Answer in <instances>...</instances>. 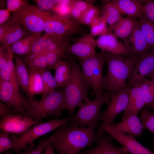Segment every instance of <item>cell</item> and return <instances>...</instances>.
Returning a JSON list of instances; mask_svg holds the SVG:
<instances>
[{"label": "cell", "instance_id": "6da1fadb", "mask_svg": "<svg viewBox=\"0 0 154 154\" xmlns=\"http://www.w3.org/2000/svg\"><path fill=\"white\" fill-rule=\"evenodd\" d=\"M96 127H82L69 124L62 126L53 131L50 143L59 154H79L85 148L91 147L96 141Z\"/></svg>", "mask_w": 154, "mask_h": 154}, {"label": "cell", "instance_id": "7a4b0ae2", "mask_svg": "<svg viewBox=\"0 0 154 154\" xmlns=\"http://www.w3.org/2000/svg\"><path fill=\"white\" fill-rule=\"evenodd\" d=\"M105 52L107 71L103 81L105 90L111 93L126 86L128 79L140 56Z\"/></svg>", "mask_w": 154, "mask_h": 154}, {"label": "cell", "instance_id": "3957f363", "mask_svg": "<svg viewBox=\"0 0 154 154\" xmlns=\"http://www.w3.org/2000/svg\"><path fill=\"white\" fill-rule=\"evenodd\" d=\"M72 69L70 77L63 89L66 109L70 116L74 115L76 107L90 100L88 98L90 85L83 74L80 67L74 60L68 62Z\"/></svg>", "mask_w": 154, "mask_h": 154}, {"label": "cell", "instance_id": "277c9868", "mask_svg": "<svg viewBox=\"0 0 154 154\" xmlns=\"http://www.w3.org/2000/svg\"><path fill=\"white\" fill-rule=\"evenodd\" d=\"M30 100L31 106L24 116L35 121L42 122V119L51 116L58 118L66 109L64 91L62 89L54 91L39 101Z\"/></svg>", "mask_w": 154, "mask_h": 154}, {"label": "cell", "instance_id": "5b68a950", "mask_svg": "<svg viewBox=\"0 0 154 154\" xmlns=\"http://www.w3.org/2000/svg\"><path fill=\"white\" fill-rule=\"evenodd\" d=\"M110 97V93L107 92L92 100L84 102L78 107L75 115L69 116V124L82 127L97 126L102 113L101 108L104 104H108Z\"/></svg>", "mask_w": 154, "mask_h": 154}, {"label": "cell", "instance_id": "8992f818", "mask_svg": "<svg viewBox=\"0 0 154 154\" xmlns=\"http://www.w3.org/2000/svg\"><path fill=\"white\" fill-rule=\"evenodd\" d=\"M106 62L104 52L90 58L81 60L80 68L84 76L96 97L102 95L105 90L103 69Z\"/></svg>", "mask_w": 154, "mask_h": 154}, {"label": "cell", "instance_id": "52a82bcc", "mask_svg": "<svg viewBox=\"0 0 154 154\" xmlns=\"http://www.w3.org/2000/svg\"><path fill=\"white\" fill-rule=\"evenodd\" d=\"M37 5L27 3L13 13L11 17L15 19L31 35L38 36L44 31L46 17L49 13Z\"/></svg>", "mask_w": 154, "mask_h": 154}, {"label": "cell", "instance_id": "ba28073f", "mask_svg": "<svg viewBox=\"0 0 154 154\" xmlns=\"http://www.w3.org/2000/svg\"><path fill=\"white\" fill-rule=\"evenodd\" d=\"M70 117L62 119L57 118L48 120L46 122L37 124L17 137L12 135L14 144L13 149L18 154L21 149L26 145L33 143L36 139L57 128L69 124Z\"/></svg>", "mask_w": 154, "mask_h": 154}, {"label": "cell", "instance_id": "9c48e42d", "mask_svg": "<svg viewBox=\"0 0 154 154\" xmlns=\"http://www.w3.org/2000/svg\"><path fill=\"white\" fill-rule=\"evenodd\" d=\"M0 99L14 109L17 114L24 116L31 105L30 99L21 93L11 83L0 78Z\"/></svg>", "mask_w": 154, "mask_h": 154}, {"label": "cell", "instance_id": "30bf717a", "mask_svg": "<svg viewBox=\"0 0 154 154\" xmlns=\"http://www.w3.org/2000/svg\"><path fill=\"white\" fill-rule=\"evenodd\" d=\"M71 17H64L50 13L46 16L44 26L45 33L68 36L77 33L80 30L78 22Z\"/></svg>", "mask_w": 154, "mask_h": 154}, {"label": "cell", "instance_id": "8fae6325", "mask_svg": "<svg viewBox=\"0 0 154 154\" xmlns=\"http://www.w3.org/2000/svg\"><path fill=\"white\" fill-rule=\"evenodd\" d=\"M130 88L125 87L110 93V101L107 108L102 112L99 121H102L111 125L117 116L124 111L127 106Z\"/></svg>", "mask_w": 154, "mask_h": 154}, {"label": "cell", "instance_id": "7c38bea8", "mask_svg": "<svg viewBox=\"0 0 154 154\" xmlns=\"http://www.w3.org/2000/svg\"><path fill=\"white\" fill-rule=\"evenodd\" d=\"M99 129L117 140L130 154H154V152L139 142L135 137L120 132L106 123L102 122L100 125Z\"/></svg>", "mask_w": 154, "mask_h": 154}, {"label": "cell", "instance_id": "4fadbf2b", "mask_svg": "<svg viewBox=\"0 0 154 154\" xmlns=\"http://www.w3.org/2000/svg\"><path fill=\"white\" fill-rule=\"evenodd\" d=\"M154 71V48L139 57L128 79L126 86L131 88Z\"/></svg>", "mask_w": 154, "mask_h": 154}, {"label": "cell", "instance_id": "5bb4252c", "mask_svg": "<svg viewBox=\"0 0 154 154\" xmlns=\"http://www.w3.org/2000/svg\"><path fill=\"white\" fill-rule=\"evenodd\" d=\"M41 123L35 121L25 116L14 114L2 117L0 121V128L8 133L21 134L33 125Z\"/></svg>", "mask_w": 154, "mask_h": 154}, {"label": "cell", "instance_id": "9a60e30c", "mask_svg": "<svg viewBox=\"0 0 154 154\" xmlns=\"http://www.w3.org/2000/svg\"><path fill=\"white\" fill-rule=\"evenodd\" d=\"M96 145L94 147L80 152L79 154H129L123 147H117L112 143V138L110 135L98 130Z\"/></svg>", "mask_w": 154, "mask_h": 154}, {"label": "cell", "instance_id": "2e32d148", "mask_svg": "<svg viewBox=\"0 0 154 154\" xmlns=\"http://www.w3.org/2000/svg\"><path fill=\"white\" fill-rule=\"evenodd\" d=\"M97 46L102 51L127 56L134 55L124 44L111 32L107 31L96 40Z\"/></svg>", "mask_w": 154, "mask_h": 154}, {"label": "cell", "instance_id": "e0dca14e", "mask_svg": "<svg viewBox=\"0 0 154 154\" xmlns=\"http://www.w3.org/2000/svg\"><path fill=\"white\" fill-rule=\"evenodd\" d=\"M96 40L90 34L82 37L74 44L68 45L65 52L74 54L81 60L92 57L97 53L95 50Z\"/></svg>", "mask_w": 154, "mask_h": 154}, {"label": "cell", "instance_id": "ac0fdd59", "mask_svg": "<svg viewBox=\"0 0 154 154\" xmlns=\"http://www.w3.org/2000/svg\"><path fill=\"white\" fill-rule=\"evenodd\" d=\"M138 114H131L122 118V121L110 125L117 131L135 137H140L145 127Z\"/></svg>", "mask_w": 154, "mask_h": 154}, {"label": "cell", "instance_id": "d6986e66", "mask_svg": "<svg viewBox=\"0 0 154 154\" xmlns=\"http://www.w3.org/2000/svg\"><path fill=\"white\" fill-rule=\"evenodd\" d=\"M125 39L124 44L134 55L141 56L151 48L147 43L138 24L130 35Z\"/></svg>", "mask_w": 154, "mask_h": 154}, {"label": "cell", "instance_id": "ffe728a7", "mask_svg": "<svg viewBox=\"0 0 154 154\" xmlns=\"http://www.w3.org/2000/svg\"><path fill=\"white\" fill-rule=\"evenodd\" d=\"M147 1L114 0L110 2L115 6L122 14L139 19L143 15L144 5Z\"/></svg>", "mask_w": 154, "mask_h": 154}, {"label": "cell", "instance_id": "44dd1931", "mask_svg": "<svg viewBox=\"0 0 154 154\" xmlns=\"http://www.w3.org/2000/svg\"><path fill=\"white\" fill-rule=\"evenodd\" d=\"M3 39L0 42L3 45L0 51H4L9 46L20 39L31 35L26 31L21 25L14 18Z\"/></svg>", "mask_w": 154, "mask_h": 154}, {"label": "cell", "instance_id": "7402d4cb", "mask_svg": "<svg viewBox=\"0 0 154 154\" xmlns=\"http://www.w3.org/2000/svg\"><path fill=\"white\" fill-rule=\"evenodd\" d=\"M145 106L139 83L130 88L128 104L122 118L131 114H138Z\"/></svg>", "mask_w": 154, "mask_h": 154}, {"label": "cell", "instance_id": "603a6c76", "mask_svg": "<svg viewBox=\"0 0 154 154\" xmlns=\"http://www.w3.org/2000/svg\"><path fill=\"white\" fill-rule=\"evenodd\" d=\"M138 24V21L132 18L122 17L116 24L108 27V31L117 38L125 39L130 35Z\"/></svg>", "mask_w": 154, "mask_h": 154}, {"label": "cell", "instance_id": "cb8c5ba5", "mask_svg": "<svg viewBox=\"0 0 154 154\" xmlns=\"http://www.w3.org/2000/svg\"><path fill=\"white\" fill-rule=\"evenodd\" d=\"M17 76L19 86L21 87L30 100L33 99L29 89V75L26 65L20 58L15 54L14 56Z\"/></svg>", "mask_w": 154, "mask_h": 154}, {"label": "cell", "instance_id": "d4e9b609", "mask_svg": "<svg viewBox=\"0 0 154 154\" xmlns=\"http://www.w3.org/2000/svg\"><path fill=\"white\" fill-rule=\"evenodd\" d=\"M29 75V89L33 98L35 95L42 94L44 85L41 72L34 68L27 66Z\"/></svg>", "mask_w": 154, "mask_h": 154}, {"label": "cell", "instance_id": "484cf974", "mask_svg": "<svg viewBox=\"0 0 154 154\" xmlns=\"http://www.w3.org/2000/svg\"><path fill=\"white\" fill-rule=\"evenodd\" d=\"M54 77L59 87L64 88L70 77L72 69L69 62L62 60L55 66Z\"/></svg>", "mask_w": 154, "mask_h": 154}, {"label": "cell", "instance_id": "4316f807", "mask_svg": "<svg viewBox=\"0 0 154 154\" xmlns=\"http://www.w3.org/2000/svg\"><path fill=\"white\" fill-rule=\"evenodd\" d=\"M14 54H11L6 66L0 69V78L11 83L17 89L19 85L17 76L15 65L13 62Z\"/></svg>", "mask_w": 154, "mask_h": 154}, {"label": "cell", "instance_id": "83f0119b", "mask_svg": "<svg viewBox=\"0 0 154 154\" xmlns=\"http://www.w3.org/2000/svg\"><path fill=\"white\" fill-rule=\"evenodd\" d=\"M139 27L147 43L151 48H154V24L148 20L144 15L138 21Z\"/></svg>", "mask_w": 154, "mask_h": 154}, {"label": "cell", "instance_id": "f1b7e54d", "mask_svg": "<svg viewBox=\"0 0 154 154\" xmlns=\"http://www.w3.org/2000/svg\"><path fill=\"white\" fill-rule=\"evenodd\" d=\"M37 36L31 35L24 37L10 46L14 53L18 55H27Z\"/></svg>", "mask_w": 154, "mask_h": 154}, {"label": "cell", "instance_id": "f546056e", "mask_svg": "<svg viewBox=\"0 0 154 154\" xmlns=\"http://www.w3.org/2000/svg\"><path fill=\"white\" fill-rule=\"evenodd\" d=\"M139 83L145 105H152L154 102V81L146 78Z\"/></svg>", "mask_w": 154, "mask_h": 154}, {"label": "cell", "instance_id": "4dcf8cb0", "mask_svg": "<svg viewBox=\"0 0 154 154\" xmlns=\"http://www.w3.org/2000/svg\"><path fill=\"white\" fill-rule=\"evenodd\" d=\"M41 73L44 85L41 98L42 99L56 90L59 87L54 77L50 70L46 69L41 72Z\"/></svg>", "mask_w": 154, "mask_h": 154}, {"label": "cell", "instance_id": "1f68e13d", "mask_svg": "<svg viewBox=\"0 0 154 154\" xmlns=\"http://www.w3.org/2000/svg\"><path fill=\"white\" fill-rule=\"evenodd\" d=\"M46 52L56 50L62 46L68 44V36H62L45 33Z\"/></svg>", "mask_w": 154, "mask_h": 154}, {"label": "cell", "instance_id": "d6a6232c", "mask_svg": "<svg viewBox=\"0 0 154 154\" xmlns=\"http://www.w3.org/2000/svg\"><path fill=\"white\" fill-rule=\"evenodd\" d=\"M103 13L102 16L110 26L116 24L122 17V14L118 9L110 2L105 6Z\"/></svg>", "mask_w": 154, "mask_h": 154}, {"label": "cell", "instance_id": "836d02e7", "mask_svg": "<svg viewBox=\"0 0 154 154\" xmlns=\"http://www.w3.org/2000/svg\"><path fill=\"white\" fill-rule=\"evenodd\" d=\"M68 44L64 45L59 48L46 53L47 68L54 69L55 66L62 60L66 48Z\"/></svg>", "mask_w": 154, "mask_h": 154}, {"label": "cell", "instance_id": "e575fe53", "mask_svg": "<svg viewBox=\"0 0 154 154\" xmlns=\"http://www.w3.org/2000/svg\"><path fill=\"white\" fill-rule=\"evenodd\" d=\"M27 66L37 69L41 72L46 69L47 64L46 53H42L29 58H25Z\"/></svg>", "mask_w": 154, "mask_h": 154}, {"label": "cell", "instance_id": "d590c367", "mask_svg": "<svg viewBox=\"0 0 154 154\" xmlns=\"http://www.w3.org/2000/svg\"><path fill=\"white\" fill-rule=\"evenodd\" d=\"M46 53V40L44 35L37 36L25 58H29L37 55Z\"/></svg>", "mask_w": 154, "mask_h": 154}, {"label": "cell", "instance_id": "8d00e7d4", "mask_svg": "<svg viewBox=\"0 0 154 154\" xmlns=\"http://www.w3.org/2000/svg\"><path fill=\"white\" fill-rule=\"evenodd\" d=\"M107 24L104 17H99L95 19L90 26V34L94 37L106 33L108 31Z\"/></svg>", "mask_w": 154, "mask_h": 154}, {"label": "cell", "instance_id": "74e56055", "mask_svg": "<svg viewBox=\"0 0 154 154\" xmlns=\"http://www.w3.org/2000/svg\"><path fill=\"white\" fill-rule=\"evenodd\" d=\"M99 9L92 4L83 14L78 23L90 26L93 22L100 16Z\"/></svg>", "mask_w": 154, "mask_h": 154}, {"label": "cell", "instance_id": "f35d334b", "mask_svg": "<svg viewBox=\"0 0 154 154\" xmlns=\"http://www.w3.org/2000/svg\"><path fill=\"white\" fill-rule=\"evenodd\" d=\"M140 119L145 127L154 134V112L147 108L141 111Z\"/></svg>", "mask_w": 154, "mask_h": 154}, {"label": "cell", "instance_id": "ab89813d", "mask_svg": "<svg viewBox=\"0 0 154 154\" xmlns=\"http://www.w3.org/2000/svg\"><path fill=\"white\" fill-rule=\"evenodd\" d=\"M50 142V137L40 141L37 147L34 149L35 145L33 143L30 144L28 149L21 151L19 154H42L45 147Z\"/></svg>", "mask_w": 154, "mask_h": 154}, {"label": "cell", "instance_id": "60d3db41", "mask_svg": "<svg viewBox=\"0 0 154 154\" xmlns=\"http://www.w3.org/2000/svg\"><path fill=\"white\" fill-rule=\"evenodd\" d=\"M14 142L9 137L8 133L3 131L0 134V153L5 152L10 149L13 148Z\"/></svg>", "mask_w": 154, "mask_h": 154}, {"label": "cell", "instance_id": "b9f144b4", "mask_svg": "<svg viewBox=\"0 0 154 154\" xmlns=\"http://www.w3.org/2000/svg\"><path fill=\"white\" fill-rule=\"evenodd\" d=\"M70 6L62 5L57 3L52 9L56 14L64 17H71L70 14Z\"/></svg>", "mask_w": 154, "mask_h": 154}, {"label": "cell", "instance_id": "7bdbcfd3", "mask_svg": "<svg viewBox=\"0 0 154 154\" xmlns=\"http://www.w3.org/2000/svg\"><path fill=\"white\" fill-rule=\"evenodd\" d=\"M143 13L148 20L154 24V1H148L144 5Z\"/></svg>", "mask_w": 154, "mask_h": 154}, {"label": "cell", "instance_id": "ee69618b", "mask_svg": "<svg viewBox=\"0 0 154 154\" xmlns=\"http://www.w3.org/2000/svg\"><path fill=\"white\" fill-rule=\"evenodd\" d=\"M37 6L41 10L48 12L52 10L57 3V0H36Z\"/></svg>", "mask_w": 154, "mask_h": 154}, {"label": "cell", "instance_id": "f6af8a7d", "mask_svg": "<svg viewBox=\"0 0 154 154\" xmlns=\"http://www.w3.org/2000/svg\"><path fill=\"white\" fill-rule=\"evenodd\" d=\"M27 3L25 0H8L7 1V9L10 12H15Z\"/></svg>", "mask_w": 154, "mask_h": 154}, {"label": "cell", "instance_id": "bcb514c9", "mask_svg": "<svg viewBox=\"0 0 154 154\" xmlns=\"http://www.w3.org/2000/svg\"><path fill=\"white\" fill-rule=\"evenodd\" d=\"M92 4L87 1L76 0H72L71 5L83 13Z\"/></svg>", "mask_w": 154, "mask_h": 154}, {"label": "cell", "instance_id": "7dc6e473", "mask_svg": "<svg viewBox=\"0 0 154 154\" xmlns=\"http://www.w3.org/2000/svg\"><path fill=\"white\" fill-rule=\"evenodd\" d=\"M13 52L10 46L4 51H0V69L6 66L10 56Z\"/></svg>", "mask_w": 154, "mask_h": 154}, {"label": "cell", "instance_id": "c3c4849f", "mask_svg": "<svg viewBox=\"0 0 154 154\" xmlns=\"http://www.w3.org/2000/svg\"><path fill=\"white\" fill-rule=\"evenodd\" d=\"M17 114L13 108H10L1 102H0V118L5 116Z\"/></svg>", "mask_w": 154, "mask_h": 154}, {"label": "cell", "instance_id": "681fc988", "mask_svg": "<svg viewBox=\"0 0 154 154\" xmlns=\"http://www.w3.org/2000/svg\"><path fill=\"white\" fill-rule=\"evenodd\" d=\"M12 22L13 19L11 17L8 21L0 25V42L3 39Z\"/></svg>", "mask_w": 154, "mask_h": 154}, {"label": "cell", "instance_id": "f907efd6", "mask_svg": "<svg viewBox=\"0 0 154 154\" xmlns=\"http://www.w3.org/2000/svg\"><path fill=\"white\" fill-rule=\"evenodd\" d=\"M11 12L7 9L0 10V25L3 24L10 19Z\"/></svg>", "mask_w": 154, "mask_h": 154}, {"label": "cell", "instance_id": "816d5d0a", "mask_svg": "<svg viewBox=\"0 0 154 154\" xmlns=\"http://www.w3.org/2000/svg\"><path fill=\"white\" fill-rule=\"evenodd\" d=\"M42 154H55L52 145L50 143L45 147Z\"/></svg>", "mask_w": 154, "mask_h": 154}, {"label": "cell", "instance_id": "f5cc1de1", "mask_svg": "<svg viewBox=\"0 0 154 154\" xmlns=\"http://www.w3.org/2000/svg\"><path fill=\"white\" fill-rule=\"evenodd\" d=\"M72 0H57V3L60 4L70 6Z\"/></svg>", "mask_w": 154, "mask_h": 154}, {"label": "cell", "instance_id": "db71d44e", "mask_svg": "<svg viewBox=\"0 0 154 154\" xmlns=\"http://www.w3.org/2000/svg\"><path fill=\"white\" fill-rule=\"evenodd\" d=\"M149 76L150 77V79L154 81V71Z\"/></svg>", "mask_w": 154, "mask_h": 154}, {"label": "cell", "instance_id": "11a10c76", "mask_svg": "<svg viewBox=\"0 0 154 154\" xmlns=\"http://www.w3.org/2000/svg\"><path fill=\"white\" fill-rule=\"evenodd\" d=\"M152 108L154 110V102L152 105Z\"/></svg>", "mask_w": 154, "mask_h": 154}, {"label": "cell", "instance_id": "9f6ffc18", "mask_svg": "<svg viewBox=\"0 0 154 154\" xmlns=\"http://www.w3.org/2000/svg\"><path fill=\"white\" fill-rule=\"evenodd\" d=\"M3 154H11V152L9 151Z\"/></svg>", "mask_w": 154, "mask_h": 154}, {"label": "cell", "instance_id": "6f0895ef", "mask_svg": "<svg viewBox=\"0 0 154 154\" xmlns=\"http://www.w3.org/2000/svg\"><path fill=\"white\" fill-rule=\"evenodd\" d=\"M153 146H154V142H153Z\"/></svg>", "mask_w": 154, "mask_h": 154}]
</instances>
